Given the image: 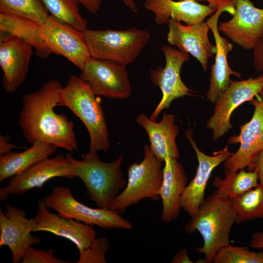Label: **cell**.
Wrapping results in <instances>:
<instances>
[{
    "instance_id": "4",
    "label": "cell",
    "mask_w": 263,
    "mask_h": 263,
    "mask_svg": "<svg viewBox=\"0 0 263 263\" xmlns=\"http://www.w3.org/2000/svg\"><path fill=\"white\" fill-rule=\"evenodd\" d=\"M58 106L68 108L85 126L90 138L89 151H108L109 135L101 98L79 77L70 76L60 91Z\"/></svg>"
},
{
    "instance_id": "37",
    "label": "cell",
    "mask_w": 263,
    "mask_h": 263,
    "mask_svg": "<svg viewBox=\"0 0 263 263\" xmlns=\"http://www.w3.org/2000/svg\"><path fill=\"white\" fill-rule=\"evenodd\" d=\"M9 136L8 135L0 136V155L6 154L11 152L14 148H21L9 143Z\"/></svg>"
},
{
    "instance_id": "14",
    "label": "cell",
    "mask_w": 263,
    "mask_h": 263,
    "mask_svg": "<svg viewBox=\"0 0 263 263\" xmlns=\"http://www.w3.org/2000/svg\"><path fill=\"white\" fill-rule=\"evenodd\" d=\"M249 102L254 107L253 114L249 122L240 127L238 135L229 138L228 144L239 143L240 147L225 161V169L238 171L248 167L263 150V99H253Z\"/></svg>"
},
{
    "instance_id": "36",
    "label": "cell",
    "mask_w": 263,
    "mask_h": 263,
    "mask_svg": "<svg viewBox=\"0 0 263 263\" xmlns=\"http://www.w3.org/2000/svg\"><path fill=\"white\" fill-rule=\"evenodd\" d=\"M86 9L92 14H96L103 0H78Z\"/></svg>"
},
{
    "instance_id": "20",
    "label": "cell",
    "mask_w": 263,
    "mask_h": 263,
    "mask_svg": "<svg viewBox=\"0 0 263 263\" xmlns=\"http://www.w3.org/2000/svg\"><path fill=\"white\" fill-rule=\"evenodd\" d=\"M225 12L223 9H217L207 19L210 30L213 35L217 48L215 62L212 65L209 78V86L207 93V100L215 104L219 97L227 88L230 75H234L240 78L241 75L233 70L227 62V55L233 48L232 43L222 37L219 33L218 21L221 14Z\"/></svg>"
},
{
    "instance_id": "7",
    "label": "cell",
    "mask_w": 263,
    "mask_h": 263,
    "mask_svg": "<svg viewBox=\"0 0 263 263\" xmlns=\"http://www.w3.org/2000/svg\"><path fill=\"white\" fill-rule=\"evenodd\" d=\"M43 201L47 207L56 210L61 217L105 229L133 228L132 222L121 217L117 211L109 208H92L78 201L66 187H55Z\"/></svg>"
},
{
    "instance_id": "10",
    "label": "cell",
    "mask_w": 263,
    "mask_h": 263,
    "mask_svg": "<svg viewBox=\"0 0 263 263\" xmlns=\"http://www.w3.org/2000/svg\"><path fill=\"white\" fill-rule=\"evenodd\" d=\"M263 89V74L241 81L230 80L224 92L217 99L214 112L206 126L212 131V139L216 141L232 128L230 117L240 105L258 95Z\"/></svg>"
},
{
    "instance_id": "39",
    "label": "cell",
    "mask_w": 263,
    "mask_h": 263,
    "mask_svg": "<svg viewBox=\"0 0 263 263\" xmlns=\"http://www.w3.org/2000/svg\"><path fill=\"white\" fill-rule=\"evenodd\" d=\"M249 246L255 248H263V232L258 231L253 233Z\"/></svg>"
},
{
    "instance_id": "12",
    "label": "cell",
    "mask_w": 263,
    "mask_h": 263,
    "mask_svg": "<svg viewBox=\"0 0 263 263\" xmlns=\"http://www.w3.org/2000/svg\"><path fill=\"white\" fill-rule=\"evenodd\" d=\"M41 35L54 54L63 56L80 70L91 57L82 32L50 14L42 24Z\"/></svg>"
},
{
    "instance_id": "33",
    "label": "cell",
    "mask_w": 263,
    "mask_h": 263,
    "mask_svg": "<svg viewBox=\"0 0 263 263\" xmlns=\"http://www.w3.org/2000/svg\"><path fill=\"white\" fill-rule=\"evenodd\" d=\"M252 49L254 66L258 72H263V33Z\"/></svg>"
},
{
    "instance_id": "35",
    "label": "cell",
    "mask_w": 263,
    "mask_h": 263,
    "mask_svg": "<svg viewBox=\"0 0 263 263\" xmlns=\"http://www.w3.org/2000/svg\"><path fill=\"white\" fill-rule=\"evenodd\" d=\"M249 171H256L258 174L260 184L263 186V150L253 159L248 167Z\"/></svg>"
},
{
    "instance_id": "30",
    "label": "cell",
    "mask_w": 263,
    "mask_h": 263,
    "mask_svg": "<svg viewBox=\"0 0 263 263\" xmlns=\"http://www.w3.org/2000/svg\"><path fill=\"white\" fill-rule=\"evenodd\" d=\"M214 263H263V251H250L247 247L230 244L221 248L214 256Z\"/></svg>"
},
{
    "instance_id": "3",
    "label": "cell",
    "mask_w": 263,
    "mask_h": 263,
    "mask_svg": "<svg viewBox=\"0 0 263 263\" xmlns=\"http://www.w3.org/2000/svg\"><path fill=\"white\" fill-rule=\"evenodd\" d=\"M66 156L71 162L75 177L84 183L89 199L98 207L109 208L127 184L121 169L124 155L109 162H102L97 152L82 154V160Z\"/></svg>"
},
{
    "instance_id": "31",
    "label": "cell",
    "mask_w": 263,
    "mask_h": 263,
    "mask_svg": "<svg viewBox=\"0 0 263 263\" xmlns=\"http://www.w3.org/2000/svg\"><path fill=\"white\" fill-rule=\"evenodd\" d=\"M110 246L105 237L95 238L89 247L79 251V258L76 263H106V254Z\"/></svg>"
},
{
    "instance_id": "9",
    "label": "cell",
    "mask_w": 263,
    "mask_h": 263,
    "mask_svg": "<svg viewBox=\"0 0 263 263\" xmlns=\"http://www.w3.org/2000/svg\"><path fill=\"white\" fill-rule=\"evenodd\" d=\"M161 50L165 56V66L150 71L151 82L159 87L162 93L160 102L150 118L153 121L163 110L169 108L174 99L197 93L186 85L180 76L183 64L189 59V54L168 45L162 46Z\"/></svg>"
},
{
    "instance_id": "23",
    "label": "cell",
    "mask_w": 263,
    "mask_h": 263,
    "mask_svg": "<svg viewBox=\"0 0 263 263\" xmlns=\"http://www.w3.org/2000/svg\"><path fill=\"white\" fill-rule=\"evenodd\" d=\"M187 185L188 178L181 163L177 159H166L160 191L162 202L161 219L164 223H170L179 217L180 198Z\"/></svg>"
},
{
    "instance_id": "28",
    "label": "cell",
    "mask_w": 263,
    "mask_h": 263,
    "mask_svg": "<svg viewBox=\"0 0 263 263\" xmlns=\"http://www.w3.org/2000/svg\"><path fill=\"white\" fill-rule=\"evenodd\" d=\"M0 13L19 16L41 24L50 15L41 0H0Z\"/></svg>"
},
{
    "instance_id": "27",
    "label": "cell",
    "mask_w": 263,
    "mask_h": 263,
    "mask_svg": "<svg viewBox=\"0 0 263 263\" xmlns=\"http://www.w3.org/2000/svg\"><path fill=\"white\" fill-rule=\"evenodd\" d=\"M231 201L237 214L236 223L263 218V186L260 184Z\"/></svg>"
},
{
    "instance_id": "18",
    "label": "cell",
    "mask_w": 263,
    "mask_h": 263,
    "mask_svg": "<svg viewBox=\"0 0 263 263\" xmlns=\"http://www.w3.org/2000/svg\"><path fill=\"white\" fill-rule=\"evenodd\" d=\"M167 40L169 44L179 50L191 55L207 71L208 62L216 54L217 48L210 41L208 32L210 30L204 21L190 25H183L180 21L171 19L168 23Z\"/></svg>"
},
{
    "instance_id": "40",
    "label": "cell",
    "mask_w": 263,
    "mask_h": 263,
    "mask_svg": "<svg viewBox=\"0 0 263 263\" xmlns=\"http://www.w3.org/2000/svg\"><path fill=\"white\" fill-rule=\"evenodd\" d=\"M125 5L127 6L132 12L136 13L138 12L137 5L133 0H122Z\"/></svg>"
},
{
    "instance_id": "11",
    "label": "cell",
    "mask_w": 263,
    "mask_h": 263,
    "mask_svg": "<svg viewBox=\"0 0 263 263\" xmlns=\"http://www.w3.org/2000/svg\"><path fill=\"white\" fill-rule=\"evenodd\" d=\"M56 177H75L71 162L62 154L45 159L10 178L8 184L0 189V201L6 200L10 195H21L35 188L41 189L48 181Z\"/></svg>"
},
{
    "instance_id": "15",
    "label": "cell",
    "mask_w": 263,
    "mask_h": 263,
    "mask_svg": "<svg viewBox=\"0 0 263 263\" xmlns=\"http://www.w3.org/2000/svg\"><path fill=\"white\" fill-rule=\"evenodd\" d=\"M190 144L194 150L198 162L196 174L186 187L180 198V207L191 217H194L205 199L206 188L213 170L225 162L232 153L228 146L220 151L213 152L212 155H207L198 148L193 139V133L189 129L185 132Z\"/></svg>"
},
{
    "instance_id": "32",
    "label": "cell",
    "mask_w": 263,
    "mask_h": 263,
    "mask_svg": "<svg viewBox=\"0 0 263 263\" xmlns=\"http://www.w3.org/2000/svg\"><path fill=\"white\" fill-rule=\"evenodd\" d=\"M53 249L47 250L36 249L32 246L26 250L21 260L22 263H68L65 260L56 257Z\"/></svg>"
},
{
    "instance_id": "24",
    "label": "cell",
    "mask_w": 263,
    "mask_h": 263,
    "mask_svg": "<svg viewBox=\"0 0 263 263\" xmlns=\"http://www.w3.org/2000/svg\"><path fill=\"white\" fill-rule=\"evenodd\" d=\"M56 149L52 144L36 141L24 151L10 152L0 155V182L48 158L56 151Z\"/></svg>"
},
{
    "instance_id": "26",
    "label": "cell",
    "mask_w": 263,
    "mask_h": 263,
    "mask_svg": "<svg viewBox=\"0 0 263 263\" xmlns=\"http://www.w3.org/2000/svg\"><path fill=\"white\" fill-rule=\"evenodd\" d=\"M224 172L225 178L216 177L214 179L212 185L216 188L214 192L230 200L260 184L255 170L246 171L242 169L234 171L225 169Z\"/></svg>"
},
{
    "instance_id": "16",
    "label": "cell",
    "mask_w": 263,
    "mask_h": 263,
    "mask_svg": "<svg viewBox=\"0 0 263 263\" xmlns=\"http://www.w3.org/2000/svg\"><path fill=\"white\" fill-rule=\"evenodd\" d=\"M35 222L26 216L25 211L9 204L4 212L0 210V246H7L13 263H19L27 249L41 243L38 236L31 235Z\"/></svg>"
},
{
    "instance_id": "1",
    "label": "cell",
    "mask_w": 263,
    "mask_h": 263,
    "mask_svg": "<svg viewBox=\"0 0 263 263\" xmlns=\"http://www.w3.org/2000/svg\"><path fill=\"white\" fill-rule=\"evenodd\" d=\"M62 88L58 80L52 79L23 96L18 123L28 143L41 141L69 151L78 150L74 122L54 110Z\"/></svg>"
},
{
    "instance_id": "17",
    "label": "cell",
    "mask_w": 263,
    "mask_h": 263,
    "mask_svg": "<svg viewBox=\"0 0 263 263\" xmlns=\"http://www.w3.org/2000/svg\"><path fill=\"white\" fill-rule=\"evenodd\" d=\"M218 28L243 49H252L263 33V9L255 7L250 0H235L232 18L221 22Z\"/></svg>"
},
{
    "instance_id": "34",
    "label": "cell",
    "mask_w": 263,
    "mask_h": 263,
    "mask_svg": "<svg viewBox=\"0 0 263 263\" xmlns=\"http://www.w3.org/2000/svg\"><path fill=\"white\" fill-rule=\"evenodd\" d=\"M196 1H206L208 5L217 9H223L233 15L235 11V0H194Z\"/></svg>"
},
{
    "instance_id": "2",
    "label": "cell",
    "mask_w": 263,
    "mask_h": 263,
    "mask_svg": "<svg viewBox=\"0 0 263 263\" xmlns=\"http://www.w3.org/2000/svg\"><path fill=\"white\" fill-rule=\"evenodd\" d=\"M236 217L229 198L215 192L205 198L196 215L184 228L187 234L197 230L202 236L203 245L196 250L199 254L204 255L203 263L212 262L216 253L230 244V232Z\"/></svg>"
},
{
    "instance_id": "29",
    "label": "cell",
    "mask_w": 263,
    "mask_h": 263,
    "mask_svg": "<svg viewBox=\"0 0 263 263\" xmlns=\"http://www.w3.org/2000/svg\"><path fill=\"white\" fill-rule=\"evenodd\" d=\"M50 15L82 31L88 21L80 14L78 0H41Z\"/></svg>"
},
{
    "instance_id": "8",
    "label": "cell",
    "mask_w": 263,
    "mask_h": 263,
    "mask_svg": "<svg viewBox=\"0 0 263 263\" xmlns=\"http://www.w3.org/2000/svg\"><path fill=\"white\" fill-rule=\"evenodd\" d=\"M79 76L98 96L128 98L132 88L126 66L113 61L90 57Z\"/></svg>"
},
{
    "instance_id": "22",
    "label": "cell",
    "mask_w": 263,
    "mask_h": 263,
    "mask_svg": "<svg viewBox=\"0 0 263 263\" xmlns=\"http://www.w3.org/2000/svg\"><path fill=\"white\" fill-rule=\"evenodd\" d=\"M136 122L147 133L150 148L157 158L163 162L167 159H179L175 140L179 128L174 115L164 113L161 120L156 122L142 113L137 116Z\"/></svg>"
},
{
    "instance_id": "6",
    "label": "cell",
    "mask_w": 263,
    "mask_h": 263,
    "mask_svg": "<svg viewBox=\"0 0 263 263\" xmlns=\"http://www.w3.org/2000/svg\"><path fill=\"white\" fill-rule=\"evenodd\" d=\"M143 150V160L133 163L128 168L126 185L109 208L120 214L144 199L157 201L160 199L163 178L162 164L164 162L156 157L150 145H145Z\"/></svg>"
},
{
    "instance_id": "38",
    "label": "cell",
    "mask_w": 263,
    "mask_h": 263,
    "mask_svg": "<svg viewBox=\"0 0 263 263\" xmlns=\"http://www.w3.org/2000/svg\"><path fill=\"white\" fill-rule=\"evenodd\" d=\"M171 263H193L189 258L186 249H182L174 255Z\"/></svg>"
},
{
    "instance_id": "41",
    "label": "cell",
    "mask_w": 263,
    "mask_h": 263,
    "mask_svg": "<svg viewBox=\"0 0 263 263\" xmlns=\"http://www.w3.org/2000/svg\"><path fill=\"white\" fill-rule=\"evenodd\" d=\"M259 94L260 95V98L263 99V89H262Z\"/></svg>"
},
{
    "instance_id": "25",
    "label": "cell",
    "mask_w": 263,
    "mask_h": 263,
    "mask_svg": "<svg viewBox=\"0 0 263 263\" xmlns=\"http://www.w3.org/2000/svg\"><path fill=\"white\" fill-rule=\"evenodd\" d=\"M42 24L19 16L0 13V31L18 37L31 45L39 58L48 57L52 51L46 45L41 35Z\"/></svg>"
},
{
    "instance_id": "21",
    "label": "cell",
    "mask_w": 263,
    "mask_h": 263,
    "mask_svg": "<svg viewBox=\"0 0 263 263\" xmlns=\"http://www.w3.org/2000/svg\"><path fill=\"white\" fill-rule=\"evenodd\" d=\"M143 4L153 14L155 22L158 25L168 24L171 19L187 25L195 24L204 21L216 10L194 0H145Z\"/></svg>"
},
{
    "instance_id": "5",
    "label": "cell",
    "mask_w": 263,
    "mask_h": 263,
    "mask_svg": "<svg viewBox=\"0 0 263 263\" xmlns=\"http://www.w3.org/2000/svg\"><path fill=\"white\" fill-rule=\"evenodd\" d=\"M81 32L91 57L125 66L135 60L150 38L148 31L135 27Z\"/></svg>"
},
{
    "instance_id": "13",
    "label": "cell",
    "mask_w": 263,
    "mask_h": 263,
    "mask_svg": "<svg viewBox=\"0 0 263 263\" xmlns=\"http://www.w3.org/2000/svg\"><path fill=\"white\" fill-rule=\"evenodd\" d=\"M33 47L19 38L0 31V66L2 86L6 93L16 92L25 80Z\"/></svg>"
},
{
    "instance_id": "19",
    "label": "cell",
    "mask_w": 263,
    "mask_h": 263,
    "mask_svg": "<svg viewBox=\"0 0 263 263\" xmlns=\"http://www.w3.org/2000/svg\"><path fill=\"white\" fill-rule=\"evenodd\" d=\"M32 219L35 222L33 232H48L68 239L75 245L79 251L88 248L96 238L93 225L51 212L43 200L38 201L37 212Z\"/></svg>"
}]
</instances>
